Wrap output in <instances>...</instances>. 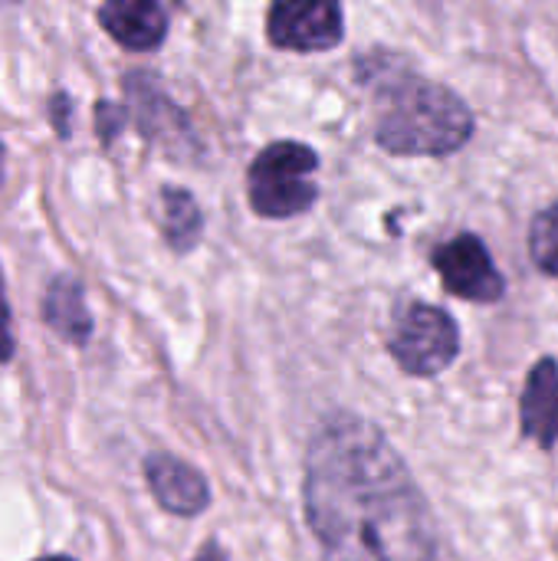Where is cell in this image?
I'll list each match as a JSON object with an SVG mask.
<instances>
[{"label":"cell","mask_w":558,"mask_h":561,"mask_svg":"<svg viewBox=\"0 0 558 561\" xmlns=\"http://www.w3.org/2000/svg\"><path fill=\"white\" fill-rule=\"evenodd\" d=\"M161 230H164V240L171 250H178V253L194 250V243L201 240V230H204V217H201L197 201L187 191H181V187L161 191Z\"/></svg>","instance_id":"obj_12"},{"label":"cell","mask_w":558,"mask_h":561,"mask_svg":"<svg viewBox=\"0 0 558 561\" xmlns=\"http://www.w3.org/2000/svg\"><path fill=\"white\" fill-rule=\"evenodd\" d=\"M125 92H128V102H132V118L138 122V128H141V135L148 141H161L168 148H178V145H187L191 141V131H187L184 115L148 79V72H132L125 79Z\"/></svg>","instance_id":"obj_9"},{"label":"cell","mask_w":558,"mask_h":561,"mask_svg":"<svg viewBox=\"0 0 558 561\" xmlns=\"http://www.w3.org/2000/svg\"><path fill=\"white\" fill-rule=\"evenodd\" d=\"M194 561H227V556H224V549H220L217 542H207V546L197 552V559Z\"/></svg>","instance_id":"obj_17"},{"label":"cell","mask_w":558,"mask_h":561,"mask_svg":"<svg viewBox=\"0 0 558 561\" xmlns=\"http://www.w3.org/2000/svg\"><path fill=\"white\" fill-rule=\"evenodd\" d=\"M10 355H13V332H10V309L3 296V276H0V365L10 362Z\"/></svg>","instance_id":"obj_15"},{"label":"cell","mask_w":558,"mask_h":561,"mask_svg":"<svg viewBox=\"0 0 558 561\" xmlns=\"http://www.w3.org/2000/svg\"><path fill=\"white\" fill-rule=\"evenodd\" d=\"M0 178H3V145H0Z\"/></svg>","instance_id":"obj_19"},{"label":"cell","mask_w":558,"mask_h":561,"mask_svg":"<svg viewBox=\"0 0 558 561\" xmlns=\"http://www.w3.org/2000/svg\"><path fill=\"white\" fill-rule=\"evenodd\" d=\"M43 319L49 322V329L72 342L82 345L92 335V316L86 309V296L82 286L72 276H56L43 296Z\"/></svg>","instance_id":"obj_11"},{"label":"cell","mask_w":558,"mask_h":561,"mask_svg":"<svg viewBox=\"0 0 558 561\" xmlns=\"http://www.w3.org/2000/svg\"><path fill=\"white\" fill-rule=\"evenodd\" d=\"M102 30L125 49H155L168 36V13L161 0H102Z\"/></svg>","instance_id":"obj_8"},{"label":"cell","mask_w":558,"mask_h":561,"mask_svg":"<svg viewBox=\"0 0 558 561\" xmlns=\"http://www.w3.org/2000/svg\"><path fill=\"white\" fill-rule=\"evenodd\" d=\"M306 519L326 561H434V516L408 463L358 414H329L306 454Z\"/></svg>","instance_id":"obj_1"},{"label":"cell","mask_w":558,"mask_h":561,"mask_svg":"<svg viewBox=\"0 0 558 561\" xmlns=\"http://www.w3.org/2000/svg\"><path fill=\"white\" fill-rule=\"evenodd\" d=\"M358 79L375 99L378 148L405 158H444L470 141L474 112L467 102L454 89L408 72L398 56H365Z\"/></svg>","instance_id":"obj_2"},{"label":"cell","mask_w":558,"mask_h":561,"mask_svg":"<svg viewBox=\"0 0 558 561\" xmlns=\"http://www.w3.org/2000/svg\"><path fill=\"white\" fill-rule=\"evenodd\" d=\"M460 352L457 322L428 302H401L395 312L391 355L401 371L414 378H434L454 365Z\"/></svg>","instance_id":"obj_4"},{"label":"cell","mask_w":558,"mask_h":561,"mask_svg":"<svg viewBox=\"0 0 558 561\" xmlns=\"http://www.w3.org/2000/svg\"><path fill=\"white\" fill-rule=\"evenodd\" d=\"M36 561H72V559H66V556H49V559H36Z\"/></svg>","instance_id":"obj_18"},{"label":"cell","mask_w":558,"mask_h":561,"mask_svg":"<svg viewBox=\"0 0 558 561\" xmlns=\"http://www.w3.org/2000/svg\"><path fill=\"white\" fill-rule=\"evenodd\" d=\"M122 122H125V108L122 105H112V102H102L99 112H95V125L102 131V141H112L115 131H122Z\"/></svg>","instance_id":"obj_14"},{"label":"cell","mask_w":558,"mask_h":561,"mask_svg":"<svg viewBox=\"0 0 558 561\" xmlns=\"http://www.w3.org/2000/svg\"><path fill=\"white\" fill-rule=\"evenodd\" d=\"M520 424L526 440H536L543 450H553L558 444V362L539 358L536 368L526 378L523 404H520Z\"/></svg>","instance_id":"obj_10"},{"label":"cell","mask_w":558,"mask_h":561,"mask_svg":"<svg viewBox=\"0 0 558 561\" xmlns=\"http://www.w3.org/2000/svg\"><path fill=\"white\" fill-rule=\"evenodd\" d=\"M266 36L276 49L329 53L345 36L342 0H270Z\"/></svg>","instance_id":"obj_5"},{"label":"cell","mask_w":558,"mask_h":561,"mask_svg":"<svg viewBox=\"0 0 558 561\" xmlns=\"http://www.w3.org/2000/svg\"><path fill=\"white\" fill-rule=\"evenodd\" d=\"M316 168H319V154L303 141L266 145L253 158L250 174H247L250 207L270 220L306 214L319 197V187L312 181Z\"/></svg>","instance_id":"obj_3"},{"label":"cell","mask_w":558,"mask_h":561,"mask_svg":"<svg viewBox=\"0 0 558 561\" xmlns=\"http://www.w3.org/2000/svg\"><path fill=\"white\" fill-rule=\"evenodd\" d=\"M145 477L158 506L174 516H201L210 503L207 480L171 454H151L145 460Z\"/></svg>","instance_id":"obj_7"},{"label":"cell","mask_w":558,"mask_h":561,"mask_svg":"<svg viewBox=\"0 0 558 561\" xmlns=\"http://www.w3.org/2000/svg\"><path fill=\"white\" fill-rule=\"evenodd\" d=\"M49 112H53L56 131L66 138V131H69V122H66V115H69V99H66V95H53V105H49Z\"/></svg>","instance_id":"obj_16"},{"label":"cell","mask_w":558,"mask_h":561,"mask_svg":"<svg viewBox=\"0 0 558 561\" xmlns=\"http://www.w3.org/2000/svg\"><path fill=\"white\" fill-rule=\"evenodd\" d=\"M434 270L441 273V283L447 293L467 302H497L506 293V283L487 250V243L477 233H460L434 250Z\"/></svg>","instance_id":"obj_6"},{"label":"cell","mask_w":558,"mask_h":561,"mask_svg":"<svg viewBox=\"0 0 558 561\" xmlns=\"http://www.w3.org/2000/svg\"><path fill=\"white\" fill-rule=\"evenodd\" d=\"M529 256L546 276H558V204L536 214L529 227Z\"/></svg>","instance_id":"obj_13"}]
</instances>
